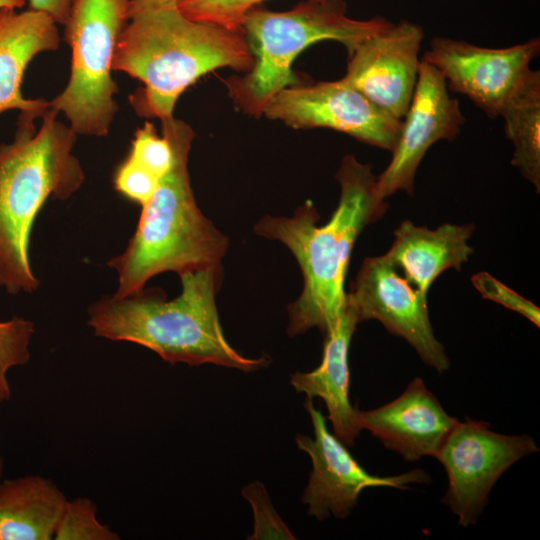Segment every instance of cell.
<instances>
[{"label":"cell","mask_w":540,"mask_h":540,"mask_svg":"<svg viewBox=\"0 0 540 540\" xmlns=\"http://www.w3.org/2000/svg\"><path fill=\"white\" fill-rule=\"evenodd\" d=\"M335 177L340 198L326 224L318 225L319 213L307 201L291 217L267 215L254 226L257 235L283 243L300 266L303 289L288 306L291 337L311 328L325 336L337 324L346 308L344 286L354 243L388 206L378 194L372 166L354 155L343 157Z\"/></svg>","instance_id":"6da1fadb"},{"label":"cell","mask_w":540,"mask_h":540,"mask_svg":"<svg viewBox=\"0 0 540 540\" xmlns=\"http://www.w3.org/2000/svg\"><path fill=\"white\" fill-rule=\"evenodd\" d=\"M254 64L243 31L186 16L178 5L130 6L115 49L113 70L143 83L130 101L140 116L173 117L184 91L221 68Z\"/></svg>","instance_id":"7a4b0ae2"},{"label":"cell","mask_w":540,"mask_h":540,"mask_svg":"<svg viewBox=\"0 0 540 540\" xmlns=\"http://www.w3.org/2000/svg\"><path fill=\"white\" fill-rule=\"evenodd\" d=\"M179 276L182 289L171 300L160 289L143 288L94 302L87 320L94 335L141 345L170 364L211 363L245 372L267 367L268 357L247 358L225 338L216 306L222 265Z\"/></svg>","instance_id":"3957f363"},{"label":"cell","mask_w":540,"mask_h":540,"mask_svg":"<svg viewBox=\"0 0 540 540\" xmlns=\"http://www.w3.org/2000/svg\"><path fill=\"white\" fill-rule=\"evenodd\" d=\"M49 108L36 129L35 118L19 114L11 143L0 145V287L33 293L39 287L30 263L35 219L50 198L66 200L83 184L73 154L77 134Z\"/></svg>","instance_id":"277c9868"},{"label":"cell","mask_w":540,"mask_h":540,"mask_svg":"<svg viewBox=\"0 0 540 540\" xmlns=\"http://www.w3.org/2000/svg\"><path fill=\"white\" fill-rule=\"evenodd\" d=\"M161 122L163 135L172 147V164L141 206L136 231L127 247L107 263L118 276L113 294L116 298L142 290L163 272L180 275L219 265L229 245V239L195 201L188 171L192 128L174 116Z\"/></svg>","instance_id":"5b68a950"},{"label":"cell","mask_w":540,"mask_h":540,"mask_svg":"<svg viewBox=\"0 0 540 540\" xmlns=\"http://www.w3.org/2000/svg\"><path fill=\"white\" fill-rule=\"evenodd\" d=\"M392 24L380 16L367 20L350 18L343 0H307L282 12L255 7L242 23L254 64L244 76L226 81L229 95L244 113L262 116L272 96L301 83L292 65L307 47L334 40L350 55L360 43Z\"/></svg>","instance_id":"8992f818"},{"label":"cell","mask_w":540,"mask_h":540,"mask_svg":"<svg viewBox=\"0 0 540 540\" xmlns=\"http://www.w3.org/2000/svg\"><path fill=\"white\" fill-rule=\"evenodd\" d=\"M129 0H73L65 26L71 71L65 88L50 102L77 135L106 136L118 111L112 77L119 35Z\"/></svg>","instance_id":"52a82bcc"},{"label":"cell","mask_w":540,"mask_h":540,"mask_svg":"<svg viewBox=\"0 0 540 540\" xmlns=\"http://www.w3.org/2000/svg\"><path fill=\"white\" fill-rule=\"evenodd\" d=\"M538 451L529 435L497 433L481 420L458 421L435 456L448 478L441 502L457 516L459 525L475 524L498 479L517 461Z\"/></svg>","instance_id":"ba28073f"},{"label":"cell","mask_w":540,"mask_h":540,"mask_svg":"<svg viewBox=\"0 0 540 540\" xmlns=\"http://www.w3.org/2000/svg\"><path fill=\"white\" fill-rule=\"evenodd\" d=\"M262 116L295 129H332L390 152L402 124L343 78L285 88L267 101Z\"/></svg>","instance_id":"9c48e42d"},{"label":"cell","mask_w":540,"mask_h":540,"mask_svg":"<svg viewBox=\"0 0 540 540\" xmlns=\"http://www.w3.org/2000/svg\"><path fill=\"white\" fill-rule=\"evenodd\" d=\"M346 305L358 322L377 320L393 335L405 339L423 362L442 373L450 368L443 345L430 323L427 295L394 266L386 254L364 259Z\"/></svg>","instance_id":"30bf717a"},{"label":"cell","mask_w":540,"mask_h":540,"mask_svg":"<svg viewBox=\"0 0 540 540\" xmlns=\"http://www.w3.org/2000/svg\"><path fill=\"white\" fill-rule=\"evenodd\" d=\"M539 53V37L506 48L435 37L422 59L441 73L448 90L465 95L494 119L525 80Z\"/></svg>","instance_id":"8fae6325"},{"label":"cell","mask_w":540,"mask_h":540,"mask_svg":"<svg viewBox=\"0 0 540 540\" xmlns=\"http://www.w3.org/2000/svg\"><path fill=\"white\" fill-rule=\"evenodd\" d=\"M304 407L311 417L314 438L297 434L296 443L312 461V472L302 495V502L308 506L309 515L320 521L330 514L346 518L366 488L408 489L411 484L431 481L429 474L422 469L393 476L369 473L356 461L345 444L328 430L325 417L314 407L312 399L307 398Z\"/></svg>","instance_id":"7c38bea8"},{"label":"cell","mask_w":540,"mask_h":540,"mask_svg":"<svg viewBox=\"0 0 540 540\" xmlns=\"http://www.w3.org/2000/svg\"><path fill=\"white\" fill-rule=\"evenodd\" d=\"M465 122L459 102L449 94L441 73L421 59L391 161L377 176L379 196L386 200L399 190L413 195L415 175L428 149L440 140H455Z\"/></svg>","instance_id":"4fadbf2b"},{"label":"cell","mask_w":540,"mask_h":540,"mask_svg":"<svg viewBox=\"0 0 540 540\" xmlns=\"http://www.w3.org/2000/svg\"><path fill=\"white\" fill-rule=\"evenodd\" d=\"M423 28L401 20L349 55L343 79L390 116L402 120L417 83Z\"/></svg>","instance_id":"5bb4252c"},{"label":"cell","mask_w":540,"mask_h":540,"mask_svg":"<svg viewBox=\"0 0 540 540\" xmlns=\"http://www.w3.org/2000/svg\"><path fill=\"white\" fill-rule=\"evenodd\" d=\"M436 396L416 377L391 402L368 411H356L360 430H368L385 448L406 461L437 455L445 439L458 423Z\"/></svg>","instance_id":"9a60e30c"},{"label":"cell","mask_w":540,"mask_h":540,"mask_svg":"<svg viewBox=\"0 0 540 540\" xmlns=\"http://www.w3.org/2000/svg\"><path fill=\"white\" fill-rule=\"evenodd\" d=\"M16 10H0V114L18 110L37 119L50 108V102L23 96L24 73L36 55L57 50L60 37L57 24L44 13Z\"/></svg>","instance_id":"2e32d148"},{"label":"cell","mask_w":540,"mask_h":540,"mask_svg":"<svg viewBox=\"0 0 540 540\" xmlns=\"http://www.w3.org/2000/svg\"><path fill=\"white\" fill-rule=\"evenodd\" d=\"M475 227L445 223L435 230L403 221L394 231V241L386 253L394 266L422 294L444 271L461 270L473 253L468 244Z\"/></svg>","instance_id":"e0dca14e"},{"label":"cell","mask_w":540,"mask_h":540,"mask_svg":"<svg viewBox=\"0 0 540 540\" xmlns=\"http://www.w3.org/2000/svg\"><path fill=\"white\" fill-rule=\"evenodd\" d=\"M359 324L352 310L345 312L334 328L324 336L320 365L310 372H295L290 383L308 399L321 398L328 409V419L334 434L345 445L352 446L361 431L356 422V411L349 400L350 373L348 351L351 338Z\"/></svg>","instance_id":"ac0fdd59"},{"label":"cell","mask_w":540,"mask_h":540,"mask_svg":"<svg viewBox=\"0 0 540 540\" xmlns=\"http://www.w3.org/2000/svg\"><path fill=\"white\" fill-rule=\"evenodd\" d=\"M67 497L49 478L0 480V540H51Z\"/></svg>","instance_id":"d6986e66"},{"label":"cell","mask_w":540,"mask_h":540,"mask_svg":"<svg viewBox=\"0 0 540 540\" xmlns=\"http://www.w3.org/2000/svg\"><path fill=\"white\" fill-rule=\"evenodd\" d=\"M514 146L511 164L540 190V71L529 72L503 106L500 116Z\"/></svg>","instance_id":"ffe728a7"},{"label":"cell","mask_w":540,"mask_h":540,"mask_svg":"<svg viewBox=\"0 0 540 540\" xmlns=\"http://www.w3.org/2000/svg\"><path fill=\"white\" fill-rule=\"evenodd\" d=\"M34 333L33 322L23 317L0 321V402L8 401L12 395L8 371L30 360Z\"/></svg>","instance_id":"44dd1931"},{"label":"cell","mask_w":540,"mask_h":540,"mask_svg":"<svg viewBox=\"0 0 540 540\" xmlns=\"http://www.w3.org/2000/svg\"><path fill=\"white\" fill-rule=\"evenodd\" d=\"M120 536L97 518V506L88 497L68 499L53 540H119Z\"/></svg>","instance_id":"7402d4cb"},{"label":"cell","mask_w":540,"mask_h":540,"mask_svg":"<svg viewBox=\"0 0 540 540\" xmlns=\"http://www.w3.org/2000/svg\"><path fill=\"white\" fill-rule=\"evenodd\" d=\"M265 0H180V10L189 18L230 30L242 31L245 15Z\"/></svg>","instance_id":"603a6c76"},{"label":"cell","mask_w":540,"mask_h":540,"mask_svg":"<svg viewBox=\"0 0 540 540\" xmlns=\"http://www.w3.org/2000/svg\"><path fill=\"white\" fill-rule=\"evenodd\" d=\"M128 156L160 178L171 167L173 151L168 139L146 122L136 130Z\"/></svg>","instance_id":"cb8c5ba5"},{"label":"cell","mask_w":540,"mask_h":540,"mask_svg":"<svg viewBox=\"0 0 540 540\" xmlns=\"http://www.w3.org/2000/svg\"><path fill=\"white\" fill-rule=\"evenodd\" d=\"M242 495L251 504L254 514V532L248 539H295L274 509L261 482L254 481L248 484L242 490Z\"/></svg>","instance_id":"d4e9b609"},{"label":"cell","mask_w":540,"mask_h":540,"mask_svg":"<svg viewBox=\"0 0 540 540\" xmlns=\"http://www.w3.org/2000/svg\"><path fill=\"white\" fill-rule=\"evenodd\" d=\"M471 282L483 298L494 301L515 311L535 326L540 325V309L530 300L518 294L487 272H478L471 277Z\"/></svg>","instance_id":"484cf974"},{"label":"cell","mask_w":540,"mask_h":540,"mask_svg":"<svg viewBox=\"0 0 540 540\" xmlns=\"http://www.w3.org/2000/svg\"><path fill=\"white\" fill-rule=\"evenodd\" d=\"M159 177L148 169L127 158L118 166L114 174V187L125 198L143 206L157 188Z\"/></svg>","instance_id":"4316f807"},{"label":"cell","mask_w":540,"mask_h":540,"mask_svg":"<svg viewBox=\"0 0 540 540\" xmlns=\"http://www.w3.org/2000/svg\"><path fill=\"white\" fill-rule=\"evenodd\" d=\"M29 9L44 13L56 24L68 21L73 0H27Z\"/></svg>","instance_id":"83f0119b"},{"label":"cell","mask_w":540,"mask_h":540,"mask_svg":"<svg viewBox=\"0 0 540 540\" xmlns=\"http://www.w3.org/2000/svg\"><path fill=\"white\" fill-rule=\"evenodd\" d=\"M180 0H129L134 6L178 5Z\"/></svg>","instance_id":"f1b7e54d"},{"label":"cell","mask_w":540,"mask_h":540,"mask_svg":"<svg viewBox=\"0 0 540 540\" xmlns=\"http://www.w3.org/2000/svg\"><path fill=\"white\" fill-rule=\"evenodd\" d=\"M27 3V0H0L1 9H20Z\"/></svg>","instance_id":"f546056e"},{"label":"cell","mask_w":540,"mask_h":540,"mask_svg":"<svg viewBox=\"0 0 540 540\" xmlns=\"http://www.w3.org/2000/svg\"><path fill=\"white\" fill-rule=\"evenodd\" d=\"M4 468H5L4 459L2 456H0V480L3 478Z\"/></svg>","instance_id":"4dcf8cb0"}]
</instances>
